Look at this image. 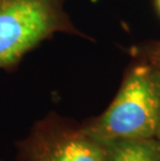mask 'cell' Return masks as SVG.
Listing matches in <instances>:
<instances>
[{"label":"cell","mask_w":160,"mask_h":161,"mask_svg":"<svg viewBox=\"0 0 160 161\" xmlns=\"http://www.w3.org/2000/svg\"><path fill=\"white\" fill-rule=\"evenodd\" d=\"M159 138H160V133H159Z\"/></svg>","instance_id":"obj_7"},{"label":"cell","mask_w":160,"mask_h":161,"mask_svg":"<svg viewBox=\"0 0 160 161\" xmlns=\"http://www.w3.org/2000/svg\"><path fill=\"white\" fill-rule=\"evenodd\" d=\"M105 145L82 127L50 122L37 127L24 148V161H105Z\"/></svg>","instance_id":"obj_3"},{"label":"cell","mask_w":160,"mask_h":161,"mask_svg":"<svg viewBox=\"0 0 160 161\" xmlns=\"http://www.w3.org/2000/svg\"><path fill=\"white\" fill-rule=\"evenodd\" d=\"M147 58L160 68V43L157 44L155 47H153L152 49H150Z\"/></svg>","instance_id":"obj_5"},{"label":"cell","mask_w":160,"mask_h":161,"mask_svg":"<svg viewBox=\"0 0 160 161\" xmlns=\"http://www.w3.org/2000/svg\"><path fill=\"white\" fill-rule=\"evenodd\" d=\"M156 4H157V8L160 13V0H156Z\"/></svg>","instance_id":"obj_6"},{"label":"cell","mask_w":160,"mask_h":161,"mask_svg":"<svg viewBox=\"0 0 160 161\" xmlns=\"http://www.w3.org/2000/svg\"><path fill=\"white\" fill-rule=\"evenodd\" d=\"M73 30L62 0H0V69L53 33Z\"/></svg>","instance_id":"obj_2"},{"label":"cell","mask_w":160,"mask_h":161,"mask_svg":"<svg viewBox=\"0 0 160 161\" xmlns=\"http://www.w3.org/2000/svg\"><path fill=\"white\" fill-rule=\"evenodd\" d=\"M105 161H160V138L117 139L104 142Z\"/></svg>","instance_id":"obj_4"},{"label":"cell","mask_w":160,"mask_h":161,"mask_svg":"<svg viewBox=\"0 0 160 161\" xmlns=\"http://www.w3.org/2000/svg\"><path fill=\"white\" fill-rule=\"evenodd\" d=\"M82 129L103 143L159 138L160 68L148 58L132 67L106 110Z\"/></svg>","instance_id":"obj_1"}]
</instances>
